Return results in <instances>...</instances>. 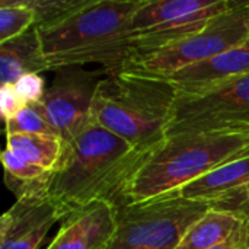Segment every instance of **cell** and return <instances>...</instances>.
<instances>
[{
	"label": "cell",
	"mask_w": 249,
	"mask_h": 249,
	"mask_svg": "<svg viewBox=\"0 0 249 249\" xmlns=\"http://www.w3.org/2000/svg\"><path fill=\"white\" fill-rule=\"evenodd\" d=\"M213 209L232 212V213L249 217V182L242 188L225 197L223 200H220L219 203H216Z\"/></svg>",
	"instance_id": "22"
},
{
	"label": "cell",
	"mask_w": 249,
	"mask_h": 249,
	"mask_svg": "<svg viewBox=\"0 0 249 249\" xmlns=\"http://www.w3.org/2000/svg\"><path fill=\"white\" fill-rule=\"evenodd\" d=\"M235 3L236 0H143L131 19L136 57L201 31Z\"/></svg>",
	"instance_id": "7"
},
{
	"label": "cell",
	"mask_w": 249,
	"mask_h": 249,
	"mask_svg": "<svg viewBox=\"0 0 249 249\" xmlns=\"http://www.w3.org/2000/svg\"><path fill=\"white\" fill-rule=\"evenodd\" d=\"M35 15V28H50L73 16L89 0H23Z\"/></svg>",
	"instance_id": "19"
},
{
	"label": "cell",
	"mask_w": 249,
	"mask_h": 249,
	"mask_svg": "<svg viewBox=\"0 0 249 249\" xmlns=\"http://www.w3.org/2000/svg\"><path fill=\"white\" fill-rule=\"evenodd\" d=\"M6 149L53 174L63 160L66 142L48 134H7Z\"/></svg>",
	"instance_id": "16"
},
{
	"label": "cell",
	"mask_w": 249,
	"mask_h": 249,
	"mask_svg": "<svg viewBox=\"0 0 249 249\" xmlns=\"http://www.w3.org/2000/svg\"><path fill=\"white\" fill-rule=\"evenodd\" d=\"M107 73L69 66L54 70V79L41 102L32 104L69 143L92 123V104L99 82Z\"/></svg>",
	"instance_id": "9"
},
{
	"label": "cell",
	"mask_w": 249,
	"mask_h": 249,
	"mask_svg": "<svg viewBox=\"0 0 249 249\" xmlns=\"http://www.w3.org/2000/svg\"><path fill=\"white\" fill-rule=\"evenodd\" d=\"M66 217L47 191L22 196L0 219V249H38L50 229Z\"/></svg>",
	"instance_id": "10"
},
{
	"label": "cell",
	"mask_w": 249,
	"mask_h": 249,
	"mask_svg": "<svg viewBox=\"0 0 249 249\" xmlns=\"http://www.w3.org/2000/svg\"><path fill=\"white\" fill-rule=\"evenodd\" d=\"M50 70L36 28L0 44V82L13 85L25 74Z\"/></svg>",
	"instance_id": "14"
},
{
	"label": "cell",
	"mask_w": 249,
	"mask_h": 249,
	"mask_svg": "<svg viewBox=\"0 0 249 249\" xmlns=\"http://www.w3.org/2000/svg\"><path fill=\"white\" fill-rule=\"evenodd\" d=\"M115 231L117 207L98 201L67 216L45 249H107Z\"/></svg>",
	"instance_id": "12"
},
{
	"label": "cell",
	"mask_w": 249,
	"mask_h": 249,
	"mask_svg": "<svg viewBox=\"0 0 249 249\" xmlns=\"http://www.w3.org/2000/svg\"><path fill=\"white\" fill-rule=\"evenodd\" d=\"M23 107L25 104L19 99L13 85H3L0 89V112L3 121L12 120Z\"/></svg>",
	"instance_id": "23"
},
{
	"label": "cell",
	"mask_w": 249,
	"mask_h": 249,
	"mask_svg": "<svg viewBox=\"0 0 249 249\" xmlns=\"http://www.w3.org/2000/svg\"><path fill=\"white\" fill-rule=\"evenodd\" d=\"M147 158L149 155L92 121L66 143L63 160L51 174L47 194L67 216L98 201L118 207Z\"/></svg>",
	"instance_id": "1"
},
{
	"label": "cell",
	"mask_w": 249,
	"mask_h": 249,
	"mask_svg": "<svg viewBox=\"0 0 249 249\" xmlns=\"http://www.w3.org/2000/svg\"><path fill=\"white\" fill-rule=\"evenodd\" d=\"M213 206L178 191L117 207V231L107 249H177L190 226Z\"/></svg>",
	"instance_id": "5"
},
{
	"label": "cell",
	"mask_w": 249,
	"mask_h": 249,
	"mask_svg": "<svg viewBox=\"0 0 249 249\" xmlns=\"http://www.w3.org/2000/svg\"><path fill=\"white\" fill-rule=\"evenodd\" d=\"M15 92L25 105L38 104L45 95V80L39 74H25L13 83Z\"/></svg>",
	"instance_id": "21"
},
{
	"label": "cell",
	"mask_w": 249,
	"mask_h": 249,
	"mask_svg": "<svg viewBox=\"0 0 249 249\" xmlns=\"http://www.w3.org/2000/svg\"><path fill=\"white\" fill-rule=\"evenodd\" d=\"M7 134H48L57 136L58 131L44 118V115L34 107L25 105L12 120L4 123Z\"/></svg>",
	"instance_id": "20"
},
{
	"label": "cell",
	"mask_w": 249,
	"mask_h": 249,
	"mask_svg": "<svg viewBox=\"0 0 249 249\" xmlns=\"http://www.w3.org/2000/svg\"><path fill=\"white\" fill-rule=\"evenodd\" d=\"M248 182L249 152L214 168L201 178L178 190V193L184 198L214 206Z\"/></svg>",
	"instance_id": "13"
},
{
	"label": "cell",
	"mask_w": 249,
	"mask_h": 249,
	"mask_svg": "<svg viewBox=\"0 0 249 249\" xmlns=\"http://www.w3.org/2000/svg\"><path fill=\"white\" fill-rule=\"evenodd\" d=\"M212 249H249V231L231 239L229 242L226 244H222L219 247H214Z\"/></svg>",
	"instance_id": "24"
},
{
	"label": "cell",
	"mask_w": 249,
	"mask_h": 249,
	"mask_svg": "<svg viewBox=\"0 0 249 249\" xmlns=\"http://www.w3.org/2000/svg\"><path fill=\"white\" fill-rule=\"evenodd\" d=\"M143 0H89L66 20L38 29L50 70L99 64L107 74L128 69L136 57L131 19Z\"/></svg>",
	"instance_id": "2"
},
{
	"label": "cell",
	"mask_w": 249,
	"mask_h": 249,
	"mask_svg": "<svg viewBox=\"0 0 249 249\" xmlns=\"http://www.w3.org/2000/svg\"><path fill=\"white\" fill-rule=\"evenodd\" d=\"M249 73V38L203 63L185 67L166 79L178 96H200L210 93Z\"/></svg>",
	"instance_id": "11"
},
{
	"label": "cell",
	"mask_w": 249,
	"mask_h": 249,
	"mask_svg": "<svg viewBox=\"0 0 249 249\" xmlns=\"http://www.w3.org/2000/svg\"><path fill=\"white\" fill-rule=\"evenodd\" d=\"M35 28V15L23 0H0V44Z\"/></svg>",
	"instance_id": "18"
},
{
	"label": "cell",
	"mask_w": 249,
	"mask_h": 249,
	"mask_svg": "<svg viewBox=\"0 0 249 249\" xmlns=\"http://www.w3.org/2000/svg\"><path fill=\"white\" fill-rule=\"evenodd\" d=\"M177 98L166 77L130 70L107 74L93 98L92 121L150 155L166 139Z\"/></svg>",
	"instance_id": "3"
},
{
	"label": "cell",
	"mask_w": 249,
	"mask_h": 249,
	"mask_svg": "<svg viewBox=\"0 0 249 249\" xmlns=\"http://www.w3.org/2000/svg\"><path fill=\"white\" fill-rule=\"evenodd\" d=\"M1 162L4 168V182L16 198L31 193L47 191L51 172L29 163L7 149L1 153Z\"/></svg>",
	"instance_id": "17"
},
{
	"label": "cell",
	"mask_w": 249,
	"mask_h": 249,
	"mask_svg": "<svg viewBox=\"0 0 249 249\" xmlns=\"http://www.w3.org/2000/svg\"><path fill=\"white\" fill-rule=\"evenodd\" d=\"M248 152L249 131L185 133L166 137L133 177L124 193V203H140L178 191Z\"/></svg>",
	"instance_id": "4"
},
{
	"label": "cell",
	"mask_w": 249,
	"mask_h": 249,
	"mask_svg": "<svg viewBox=\"0 0 249 249\" xmlns=\"http://www.w3.org/2000/svg\"><path fill=\"white\" fill-rule=\"evenodd\" d=\"M249 38V1L236 0L201 31L155 53L136 57L127 70L168 77L178 70L203 63Z\"/></svg>",
	"instance_id": "6"
},
{
	"label": "cell",
	"mask_w": 249,
	"mask_h": 249,
	"mask_svg": "<svg viewBox=\"0 0 249 249\" xmlns=\"http://www.w3.org/2000/svg\"><path fill=\"white\" fill-rule=\"evenodd\" d=\"M249 231V217L210 209L185 232L177 249H212Z\"/></svg>",
	"instance_id": "15"
},
{
	"label": "cell",
	"mask_w": 249,
	"mask_h": 249,
	"mask_svg": "<svg viewBox=\"0 0 249 249\" xmlns=\"http://www.w3.org/2000/svg\"><path fill=\"white\" fill-rule=\"evenodd\" d=\"M214 131H249V73L210 93L177 98L166 137Z\"/></svg>",
	"instance_id": "8"
}]
</instances>
